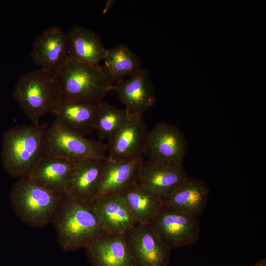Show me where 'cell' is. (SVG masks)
I'll return each mask as SVG.
<instances>
[{"label": "cell", "mask_w": 266, "mask_h": 266, "mask_svg": "<svg viewBox=\"0 0 266 266\" xmlns=\"http://www.w3.org/2000/svg\"><path fill=\"white\" fill-rule=\"evenodd\" d=\"M52 223L59 245L66 252L85 248L97 238L109 235L102 228L93 202L67 195H64Z\"/></svg>", "instance_id": "cell-1"}, {"label": "cell", "mask_w": 266, "mask_h": 266, "mask_svg": "<svg viewBox=\"0 0 266 266\" xmlns=\"http://www.w3.org/2000/svg\"><path fill=\"white\" fill-rule=\"evenodd\" d=\"M47 125L39 123L16 125L3 134L1 160L11 176L27 178L44 153Z\"/></svg>", "instance_id": "cell-2"}, {"label": "cell", "mask_w": 266, "mask_h": 266, "mask_svg": "<svg viewBox=\"0 0 266 266\" xmlns=\"http://www.w3.org/2000/svg\"><path fill=\"white\" fill-rule=\"evenodd\" d=\"M13 97L33 124L39 123L44 115L51 113L63 99L54 72L40 68L26 72L18 78Z\"/></svg>", "instance_id": "cell-3"}, {"label": "cell", "mask_w": 266, "mask_h": 266, "mask_svg": "<svg viewBox=\"0 0 266 266\" xmlns=\"http://www.w3.org/2000/svg\"><path fill=\"white\" fill-rule=\"evenodd\" d=\"M64 100L96 102L113 90V85L99 65L84 63L67 56L54 71Z\"/></svg>", "instance_id": "cell-4"}, {"label": "cell", "mask_w": 266, "mask_h": 266, "mask_svg": "<svg viewBox=\"0 0 266 266\" xmlns=\"http://www.w3.org/2000/svg\"><path fill=\"white\" fill-rule=\"evenodd\" d=\"M64 195L49 190L29 178L13 185L10 198L16 215L25 224L42 228L52 222Z\"/></svg>", "instance_id": "cell-5"}, {"label": "cell", "mask_w": 266, "mask_h": 266, "mask_svg": "<svg viewBox=\"0 0 266 266\" xmlns=\"http://www.w3.org/2000/svg\"><path fill=\"white\" fill-rule=\"evenodd\" d=\"M44 153L75 163L91 158L106 159L107 144L89 139L55 119L47 128Z\"/></svg>", "instance_id": "cell-6"}, {"label": "cell", "mask_w": 266, "mask_h": 266, "mask_svg": "<svg viewBox=\"0 0 266 266\" xmlns=\"http://www.w3.org/2000/svg\"><path fill=\"white\" fill-rule=\"evenodd\" d=\"M149 225L170 250L195 243L200 233L197 217L163 205Z\"/></svg>", "instance_id": "cell-7"}, {"label": "cell", "mask_w": 266, "mask_h": 266, "mask_svg": "<svg viewBox=\"0 0 266 266\" xmlns=\"http://www.w3.org/2000/svg\"><path fill=\"white\" fill-rule=\"evenodd\" d=\"M187 151L186 138L174 125L160 122L148 131L144 153L148 160L182 165Z\"/></svg>", "instance_id": "cell-8"}, {"label": "cell", "mask_w": 266, "mask_h": 266, "mask_svg": "<svg viewBox=\"0 0 266 266\" xmlns=\"http://www.w3.org/2000/svg\"><path fill=\"white\" fill-rule=\"evenodd\" d=\"M142 116L127 113L118 129L107 140L108 159L129 161L142 157L148 131Z\"/></svg>", "instance_id": "cell-9"}, {"label": "cell", "mask_w": 266, "mask_h": 266, "mask_svg": "<svg viewBox=\"0 0 266 266\" xmlns=\"http://www.w3.org/2000/svg\"><path fill=\"white\" fill-rule=\"evenodd\" d=\"M135 266H167L171 250L149 224H136L126 235Z\"/></svg>", "instance_id": "cell-10"}, {"label": "cell", "mask_w": 266, "mask_h": 266, "mask_svg": "<svg viewBox=\"0 0 266 266\" xmlns=\"http://www.w3.org/2000/svg\"><path fill=\"white\" fill-rule=\"evenodd\" d=\"M188 176L182 165L143 160L139 171L137 184L163 198L174 192Z\"/></svg>", "instance_id": "cell-11"}, {"label": "cell", "mask_w": 266, "mask_h": 266, "mask_svg": "<svg viewBox=\"0 0 266 266\" xmlns=\"http://www.w3.org/2000/svg\"><path fill=\"white\" fill-rule=\"evenodd\" d=\"M113 90L129 114L142 116L156 102L155 89L147 69L141 68L114 84Z\"/></svg>", "instance_id": "cell-12"}, {"label": "cell", "mask_w": 266, "mask_h": 266, "mask_svg": "<svg viewBox=\"0 0 266 266\" xmlns=\"http://www.w3.org/2000/svg\"><path fill=\"white\" fill-rule=\"evenodd\" d=\"M93 205L102 228L109 235H126L136 225L122 193L99 197Z\"/></svg>", "instance_id": "cell-13"}, {"label": "cell", "mask_w": 266, "mask_h": 266, "mask_svg": "<svg viewBox=\"0 0 266 266\" xmlns=\"http://www.w3.org/2000/svg\"><path fill=\"white\" fill-rule=\"evenodd\" d=\"M31 56L40 69L54 72L68 56L66 33L58 26L47 28L35 39Z\"/></svg>", "instance_id": "cell-14"}, {"label": "cell", "mask_w": 266, "mask_h": 266, "mask_svg": "<svg viewBox=\"0 0 266 266\" xmlns=\"http://www.w3.org/2000/svg\"><path fill=\"white\" fill-rule=\"evenodd\" d=\"M85 249L92 266H135L125 235L100 237Z\"/></svg>", "instance_id": "cell-15"}, {"label": "cell", "mask_w": 266, "mask_h": 266, "mask_svg": "<svg viewBox=\"0 0 266 266\" xmlns=\"http://www.w3.org/2000/svg\"><path fill=\"white\" fill-rule=\"evenodd\" d=\"M75 163L44 153L28 178L49 190L65 195Z\"/></svg>", "instance_id": "cell-16"}, {"label": "cell", "mask_w": 266, "mask_h": 266, "mask_svg": "<svg viewBox=\"0 0 266 266\" xmlns=\"http://www.w3.org/2000/svg\"><path fill=\"white\" fill-rule=\"evenodd\" d=\"M209 194L204 181L189 176L174 192L162 198V205L197 218L204 213Z\"/></svg>", "instance_id": "cell-17"}, {"label": "cell", "mask_w": 266, "mask_h": 266, "mask_svg": "<svg viewBox=\"0 0 266 266\" xmlns=\"http://www.w3.org/2000/svg\"><path fill=\"white\" fill-rule=\"evenodd\" d=\"M106 159L91 158L76 162L65 195L93 202L100 186Z\"/></svg>", "instance_id": "cell-18"}, {"label": "cell", "mask_w": 266, "mask_h": 266, "mask_svg": "<svg viewBox=\"0 0 266 266\" xmlns=\"http://www.w3.org/2000/svg\"><path fill=\"white\" fill-rule=\"evenodd\" d=\"M102 103V101L77 102L63 99L51 114L66 127L85 136L95 131Z\"/></svg>", "instance_id": "cell-19"}, {"label": "cell", "mask_w": 266, "mask_h": 266, "mask_svg": "<svg viewBox=\"0 0 266 266\" xmlns=\"http://www.w3.org/2000/svg\"><path fill=\"white\" fill-rule=\"evenodd\" d=\"M143 160V156L129 161H116L107 158L104 166L100 186L95 199L106 194L122 193L130 186L137 184L140 167Z\"/></svg>", "instance_id": "cell-20"}, {"label": "cell", "mask_w": 266, "mask_h": 266, "mask_svg": "<svg viewBox=\"0 0 266 266\" xmlns=\"http://www.w3.org/2000/svg\"><path fill=\"white\" fill-rule=\"evenodd\" d=\"M66 35L68 57L92 65L103 61L107 49L96 33L82 26H74Z\"/></svg>", "instance_id": "cell-21"}, {"label": "cell", "mask_w": 266, "mask_h": 266, "mask_svg": "<svg viewBox=\"0 0 266 266\" xmlns=\"http://www.w3.org/2000/svg\"><path fill=\"white\" fill-rule=\"evenodd\" d=\"M103 61L102 69L113 86L141 68L140 58L125 44L107 49Z\"/></svg>", "instance_id": "cell-22"}, {"label": "cell", "mask_w": 266, "mask_h": 266, "mask_svg": "<svg viewBox=\"0 0 266 266\" xmlns=\"http://www.w3.org/2000/svg\"><path fill=\"white\" fill-rule=\"evenodd\" d=\"M136 224H149L162 206V198L133 185L122 192Z\"/></svg>", "instance_id": "cell-23"}, {"label": "cell", "mask_w": 266, "mask_h": 266, "mask_svg": "<svg viewBox=\"0 0 266 266\" xmlns=\"http://www.w3.org/2000/svg\"><path fill=\"white\" fill-rule=\"evenodd\" d=\"M127 115L126 110L102 102L96 120L95 131L100 140H109Z\"/></svg>", "instance_id": "cell-24"}, {"label": "cell", "mask_w": 266, "mask_h": 266, "mask_svg": "<svg viewBox=\"0 0 266 266\" xmlns=\"http://www.w3.org/2000/svg\"><path fill=\"white\" fill-rule=\"evenodd\" d=\"M114 2L113 0H108L106 2L105 7L104 9V12H106V11L112 6Z\"/></svg>", "instance_id": "cell-25"}, {"label": "cell", "mask_w": 266, "mask_h": 266, "mask_svg": "<svg viewBox=\"0 0 266 266\" xmlns=\"http://www.w3.org/2000/svg\"><path fill=\"white\" fill-rule=\"evenodd\" d=\"M255 266H264L263 264H258Z\"/></svg>", "instance_id": "cell-26"}]
</instances>
